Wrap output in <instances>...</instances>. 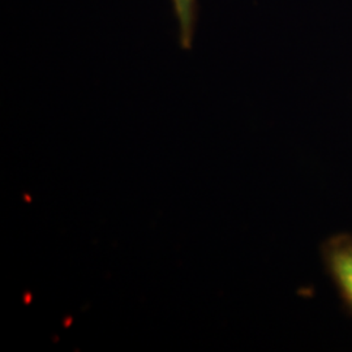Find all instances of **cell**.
Here are the masks:
<instances>
[{
  "mask_svg": "<svg viewBox=\"0 0 352 352\" xmlns=\"http://www.w3.org/2000/svg\"><path fill=\"white\" fill-rule=\"evenodd\" d=\"M173 10L179 24V42L183 50L189 51L193 45L196 20H197V0H171Z\"/></svg>",
  "mask_w": 352,
  "mask_h": 352,
  "instance_id": "2",
  "label": "cell"
},
{
  "mask_svg": "<svg viewBox=\"0 0 352 352\" xmlns=\"http://www.w3.org/2000/svg\"><path fill=\"white\" fill-rule=\"evenodd\" d=\"M322 263L344 307L352 314V234H336L321 247Z\"/></svg>",
  "mask_w": 352,
  "mask_h": 352,
  "instance_id": "1",
  "label": "cell"
},
{
  "mask_svg": "<svg viewBox=\"0 0 352 352\" xmlns=\"http://www.w3.org/2000/svg\"><path fill=\"white\" fill-rule=\"evenodd\" d=\"M30 294H25V302H30V296H29Z\"/></svg>",
  "mask_w": 352,
  "mask_h": 352,
  "instance_id": "3",
  "label": "cell"
}]
</instances>
